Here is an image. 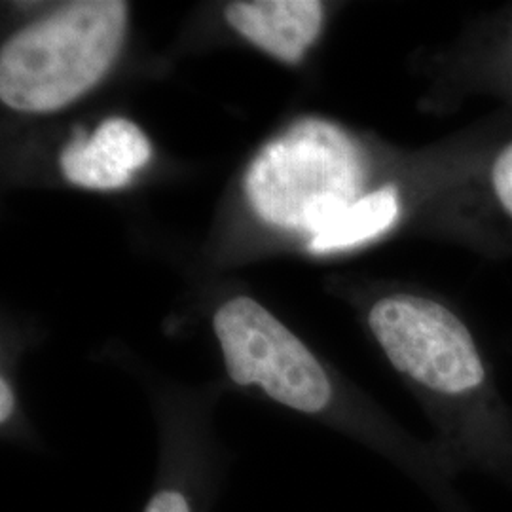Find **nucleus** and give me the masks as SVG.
<instances>
[{"instance_id": "obj_1", "label": "nucleus", "mask_w": 512, "mask_h": 512, "mask_svg": "<svg viewBox=\"0 0 512 512\" xmlns=\"http://www.w3.org/2000/svg\"><path fill=\"white\" fill-rule=\"evenodd\" d=\"M368 325L380 348L406 378L463 408L478 454V473L512 490V431L486 410L488 368L469 327L454 311L414 294L378 300Z\"/></svg>"}, {"instance_id": "obj_2", "label": "nucleus", "mask_w": 512, "mask_h": 512, "mask_svg": "<svg viewBox=\"0 0 512 512\" xmlns=\"http://www.w3.org/2000/svg\"><path fill=\"white\" fill-rule=\"evenodd\" d=\"M128 31L122 0L69 2L8 38L0 52V99L19 112H52L107 74Z\"/></svg>"}, {"instance_id": "obj_3", "label": "nucleus", "mask_w": 512, "mask_h": 512, "mask_svg": "<svg viewBox=\"0 0 512 512\" xmlns=\"http://www.w3.org/2000/svg\"><path fill=\"white\" fill-rule=\"evenodd\" d=\"M365 179V156L348 133L304 118L256 154L245 192L264 222L311 239L363 198Z\"/></svg>"}, {"instance_id": "obj_4", "label": "nucleus", "mask_w": 512, "mask_h": 512, "mask_svg": "<svg viewBox=\"0 0 512 512\" xmlns=\"http://www.w3.org/2000/svg\"><path fill=\"white\" fill-rule=\"evenodd\" d=\"M213 325L234 384L260 385L277 403L304 414L329 406L332 385L325 368L253 298L238 296L222 304Z\"/></svg>"}, {"instance_id": "obj_5", "label": "nucleus", "mask_w": 512, "mask_h": 512, "mask_svg": "<svg viewBox=\"0 0 512 512\" xmlns=\"http://www.w3.org/2000/svg\"><path fill=\"white\" fill-rule=\"evenodd\" d=\"M152 147L147 135L128 118L114 116L101 122L92 137L74 131L61 152L67 181L90 190H118L128 186L133 173L148 164Z\"/></svg>"}, {"instance_id": "obj_6", "label": "nucleus", "mask_w": 512, "mask_h": 512, "mask_svg": "<svg viewBox=\"0 0 512 512\" xmlns=\"http://www.w3.org/2000/svg\"><path fill=\"white\" fill-rule=\"evenodd\" d=\"M228 23L266 54L298 63L319 37L323 4L317 0H249L226 8Z\"/></svg>"}, {"instance_id": "obj_7", "label": "nucleus", "mask_w": 512, "mask_h": 512, "mask_svg": "<svg viewBox=\"0 0 512 512\" xmlns=\"http://www.w3.org/2000/svg\"><path fill=\"white\" fill-rule=\"evenodd\" d=\"M399 217V196L393 186H384L376 192L365 194L353 203L327 230L310 239L311 253L323 255L344 251L361 245L368 239L378 238Z\"/></svg>"}, {"instance_id": "obj_8", "label": "nucleus", "mask_w": 512, "mask_h": 512, "mask_svg": "<svg viewBox=\"0 0 512 512\" xmlns=\"http://www.w3.org/2000/svg\"><path fill=\"white\" fill-rule=\"evenodd\" d=\"M492 184L501 207L512 217V145L497 156L492 169Z\"/></svg>"}, {"instance_id": "obj_9", "label": "nucleus", "mask_w": 512, "mask_h": 512, "mask_svg": "<svg viewBox=\"0 0 512 512\" xmlns=\"http://www.w3.org/2000/svg\"><path fill=\"white\" fill-rule=\"evenodd\" d=\"M145 512H190V507L179 492H160L152 497Z\"/></svg>"}, {"instance_id": "obj_10", "label": "nucleus", "mask_w": 512, "mask_h": 512, "mask_svg": "<svg viewBox=\"0 0 512 512\" xmlns=\"http://www.w3.org/2000/svg\"><path fill=\"white\" fill-rule=\"evenodd\" d=\"M14 393H12V387L8 384L6 378L0 380V421L6 423V421L12 418V412H14Z\"/></svg>"}]
</instances>
